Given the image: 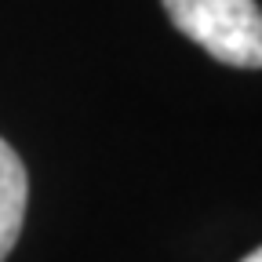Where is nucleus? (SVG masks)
Instances as JSON below:
<instances>
[{"mask_svg":"<svg viewBox=\"0 0 262 262\" xmlns=\"http://www.w3.org/2000/svg\"><path fill=\"white\" fill-rule=\"evenodd\" d=\"M241 262H262V248H255V251H251V255H244Z\"/></svg>","mask_w":262,"mask_h":262,"instance_id":"7ed1b4c3","label":"nucleus"},{"mask_svg":"<svg viewBox=\"0 0 262 262\" xmlns=\"http://www.w3.org/2000/svg\"><path fill=\"white\" fill-rule=\"evenodd\" d=\"M26 201H29V179L22 157L0 139V262H4L22 233L26 222Z\"/></svg>","mask_w":262,"mask_h":262,"instance_id":"f03ea898","label":"nucleus"},{"mask_svg":"<svg viewBox=\"0 0 262 262\" xmlns=\"http://www.w3.org/2000/svg\"><path fill=\"white\" fill-rule=\"evenodd\" d=\"M171 26L215 62L262 70V8L255 0H160Z\"/></svg>","mask_w":262,"mask_h":262,"instance_id":"f257e3e1","label":"nucleus"}]
</instances>
